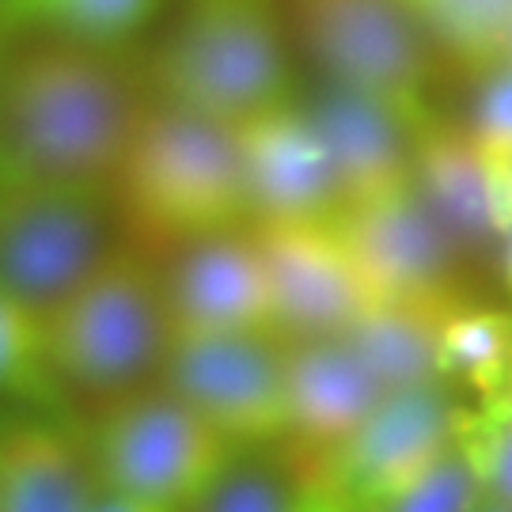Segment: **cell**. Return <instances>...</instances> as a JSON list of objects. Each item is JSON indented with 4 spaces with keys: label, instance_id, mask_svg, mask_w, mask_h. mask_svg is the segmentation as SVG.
<instances>
[{
    "label": "cell",
    "instance_id": "cell-30",
    "mask_svg": "<svg viewBox=\"0 0 512 512\" xmlns=\"http://www.w3.org/2000/svg\"><path fill=\"white\" fill-rule=\"evenodd\" d=\"M501 266H505V281H509V289H512V228H509V236H505V243H501Z\"/></svg>",
    "mask_w": 512,
    "mask_h": 512
},
{
    "label": "cell",
    "instance_id": "cell-16",
    "mask_svg": "<svg viewBox=\"0 0 512 512\" xmlns=\"http://www.w3.org/2000/svg\"><path fill=\"white\" fill-rule=\"evenodd\" d=\"M414 186L463 258L490 255L505 243L490 167L482 164L467 129L440 110L418 126Z\"/></svg>",
    "mask_w": 512,
    "mask_h": 512
},
{
    "label": "cell",
    "instance_id": "cell-31",
    "mask_svg": "<svg viewBox=\"0 0 512 512\" xmlns=\"http://www.w3.org/2000/svg\"><path fill=\"white\" fill-rule=\"evenodd\" d=\"M490 403H497L501 410H509V414H512V376H509V384H505V391H501L497 399H490Z\"/></svg>",
    "mask_w": 512,
    "mask_h": 512
},
{
    "label": "cell",
    "instance_id": "cell-1",
    "mask_svg": "<svg viewBox=\"0 0 512 512\" xmlns=\"http://www.w3.org/2000/svg\"><path fill=\"white\" fill-rule=\"evenodd\" d=\"M152 99L129 50L12 42L0 65V179L114 194Z\"/></svg>",
    "mask_w": 512,
    "mask_h": 512
},
{
    "label": "cell",
    "instance_id": "cell-14",
    "mask_svg": "<svg viewBox=\"0 0 512 512\" xmlns=\"http://www.w3.org/2000/svg\"><path fill=\"white\" fill-rule=\"evenodd\" d=\"M300 110L327 148L349 209L414 183L418 126L403 110L327 76L300 88Z\"/></svg>",
    "mask_w": 512,
    "mask_h": 512
},
{
    "label": "cell",
    "instance_id": "cell-28",
    "mask_svg": "<svg viewBox=\"0 0 512 512\" xmlns=\"http://www.w3.org/2000/svg\"><path fill=\"white\" fill-rule=\"evenodd\" d=\"M300 512H353V509H349L338 494H330V490H323V486H315V482H311V494H308V501H304V509Z\"/></svg>",
    "mask_w": 512,
    "mask_h": 512
},
{
    "label": "cell",
    "instance_id": "cell-2",
    "mask_svg": "<svg viewBox=\"0 0 512 512\" xmlns=\"http://www.w3.org/2000/svg\"><path fill=\"white\" fill-rule=\"evenodd\" d=\"M145 69L156 99L239 129L304 88L285 0H183Z\"/></svg>",
    "mask_w": 512,
    "mask_h": 512
},
{
    "label": "cell",
    "instance_id": "cell-15",
    "mask_svg": "<svg viewBox=\"0 0 512 512\" xmlns=\"http://www.w3.org/2000/svg\"><path fill=\"white\" fill-rule=\"evenodd\" d=\"M387 391L346 338H308L289 342L285 353V403L289 429L285 440L304 467H315L334 448H342Z\"/></svg>",
    "mask_w": 512,
    "mask_h": 512
},
{
    "label": "cell",
    "instance_id": "cell-25",
    "mask_svg": "<svg viewBox=\"0 0 512 512\" xmlns=\"http://www.w3.org/2000/svg\"><path fill=\"white\" fill-rule=\"evenodd\" d=\"M456 444L478 475L486 497L512 505V414L497 403L463 406Z\"/></svg>",
    "mask_w": 512,
    "mask_h": 512
},
{
    "label": "cell",
    "instance_id": "cell-27",
    "mask_svg": "<svg viewBox=\"0 0 512 512\" xmlns=\"http://www.w3.org/2000/svg\"><path fill=\"white\" fill-rule=\"evenodd\" d=\"M490 179H494L497 209H501V224H505V236H509V228H512V164L490 167Z\"/></svg>",
    "mask_w": 512,
    "mask_h": 512
},
{
    "label": "cell",
    "instance_id": "cell-12",
    "mask_svg": "<svg viewBox=\"0 0 512 512\" xmlns=\"http://www.w3.org/2000/svg\"><path fill=\"white\" fill-rule=\"evenodd\" d=\"M156 270L175 323V338L274 330L270 281L255 228H224L171 239Z\"/></svg>",
    "mask_w": 512,
    "mask_h": 512
},
{
    "label": "cell",
    "instance_id": "cell-9",
    "mask_svg": "<svg viewBox=\"0 0 512 512\" xmlns=\"http://www.w3.org/2000/svg\"><path fill=\"white\" fill-rule=\"evenodd\" d=\"M338 232L376 304H410L437 315H452L467 304L459 296L467 258L421 202L414 183L346 209Z\"/></svg>",
    "mask_w": 512,
    "mask_h": 512
},
{
    "label": "cell",
    "instance_id": "cell-26",
    "mask_svg": "<svg viewBox=\"0 0 512 512\" xmlns=\"http://www.w3.org/2000/svg\"><path fill=\"white\" fill-rule=\"evenodd\" d=\"M471 103L459 126L467 129L486 167L512 164V61H497L471 76Z\"/></svg>",
    "mask_w": 512,
    "mask_h": 512
},
{
    "label": "cell",
    "instance_id": "cell-5",
    "mask_svg": "<svg viewBox=\"0 0 512 512\" xmlns=\"http://www.w3.org/2000/svg\"><path fill=\"white\" fill-rule=\"evenodd\" d=\"M122 217L103 190L0 179V289L50 323L126 251Z\"/></svg>",
    "mask_w": 512,
    "mask_h": 512
},
{
    "label": "cell",
    "instance_id": "cell-29",
    "mask_svg": "<svg viewBox=\"0 0 512 512\" xmlns=\"http://www.w3.org/2000/svg\"><path fill=\"white\" fill-rule=\"evenodd\" d=\"M92 512H164V509H152V505H141V501H129V497H122V494L103 490V494L95 497Z\"/></svg>",
    "mask_w": 512,
    "mask_h": 512
},
{
    "label": "cell",
    "instance_id": "cell-19",
    "mask_svg": "<svg viewBox=\"0 0 512 512\" xmlns=\"http://www.w3.org/2000/svg\"><path fill=\"white\" fill-rule=\"evenodd\" d=\"M164 0H4V31L129 50Z\"/></svg>",
    "mask_w": 512,
    "mask_h": 512
},
{
    "label": "cell",
    "instance_id": "cell-22",
    "mask_svg": "<svg viewBox=\"0 0 512 512\" xmlns=\"http://www.w3.org/2000/svg\"><path fill=\"white\" fill-rule=\"evenodd\" d=\"M444 57L467 76L501 61L512 35V0H410Z\"/></svg>",
    "mask_w": 512,
    "mask_h": 512
},
{
    "label": "cell",
    "instance_id": "cell-4",
    "mask_svg": "<svg viewBox=\"0 0 512 512\" xmlns=\"http://www.w3.org/2000/svg\"><path fill=\"white\" fill-rule=\"evenodd\" d=\"M175 323L156 262L122 251L84 293L46 323V349L61 395L99 410L164 384Z\"/></svg>",
    "mask_w": 512,
    "mask_h": 512
},
{
    "label": "cell",
    "instance_id": "cell-3",
    "mask_svg": "<svg viewBox=\"0 0 512 512\" xmlns=\"http://www.w3.org/2000/svg\"><path fill=\"white\" fill-rule=\"evenodd\" d=\"M114 198L160 239L251 228L243 129L152 99Z\"/></svg>",
    "mask_w": 512,
    "mask_h": 512
},
{
    "label": "cell",
    "instance_id": "cell-13",
    "mask_svg": "<svg viewBox=\"0 0 512 512\" xmlns=\"http://www.w3.org/2000/svg\"><path fill=\"white\" fill-rule=\"evenodd\" d=\"M243 160L251 228H304L346 217L342 183L300 99L243 126Z\"/></svg>",
    "mask_w": 512,
    "mask_h": 512
},
{
    "label": "cell",
    "instance_id": "cell-32",
    "mask_svg": "<svg viewBox=\"0 0 512 512\" xmlns=\"http://www.w3.org/2000/svg\"><path fill=\"white\" fill-rule=\"evenodd\" d=\"M478 512H512V505H505V501H494V497H486V501L478 505Z\"/></svg>",
    "mask_w": 512,
    "mask_h": 512
},
{
    "label": "cell",
    "instance_id": "cell-24",
    "mask_svg": "<svg viewBox=\"0 0 512 512\" xmlns=\"http://www.w3.org/2000/svg\"><path fill=\"white\" fill-rule=\"evenodd\" d=\"M482 501H486L482 482L471 471L467 456L459 452V444H452L421 475L353 512H478Z\"/></svg>",
    "mask_w": 512,
    "mask_h": 512
},
{
    "label": "cell",
    "instance_id": "cell-20",
    "mask_svg": "<svg viewBox=\"0 0 512 512\" xmlns=\"http://www.w3.org/2000/svg\"><path fill=\"white\" fill-rule=\"evenodd\" d=\"M440 376L475 391L478 403L497 399L512 376V311L456 308L440 327Z\"/></svg>",
    "mask_w": 512,
    "mask_h": 512
},
{
    "label": "cell",
    "instance_id": "cell-8",
    "mask_svg": "<svg viewBox=\"0 0 512 512\" xmlns=\"http://www.w3.org/2000/svg\"><path fill=\"white\" fill-rule=\"evenodd\" d=\"M285 353L289 342L274 330L179 334L164 387L232 448H270L289 429Z\"/></svg>",
    "mask_w": 512,
    "mask_h": 512
},
{
    "label": "cell",
    "instance_id": "cell-10",
    "mask_svg": "<svg viewBox=\"0 0 512 512\" xmlns=\"http://www.w3.org/2000/svg\"><path fill=\"white\" fill-rule=\"evenodd\" d=\"M459 414L463 403L448 380L387 391L365 425L311 467V482L338 494L349 509H365L456 444Z\"/></svg>",
    "mask_w": 512,
    "mask_h": 512
},
{
    "label": "cell",
    "instance_id": "cell-33",
    "mask_svg": "<svg viewBox=\"0 0 512 512\" xmlns=\"http://www.w3.org/2000/svg\"><path fill=\"white\" fill-rule=\"evenodd\" d=\"M8 46H12V31L0 27V65H4V57H8Z\"/></svg>",
    "mask_w": 512,
    "mask_h": 512
},
{
    "label": "cell",
    "instance_id": "cell-34",
    "mask_svg": "<svg viewBox=\"0 0 512 512\" xmlns=\"http://www.w3.org/2000/svg\"><path fill=\"white\" fill-rule=\"evenodd\" d=\"M0 12H4V0H0ZM0 27H4V23H0Z\"/></svg>",
    "mask_w": 512,
    "mask_h": 512
},
{
    "label": "cell",
    "instance_id": "cell-6",
    "mask_svg": "<svg viewBox=\"0 0 512 512\" xmlns=\"http://www.w3.org/2000/svg\"><path fill=\"white\" fill-rule=\"evenodd\" d=\"M285 12L319 76L384 99L414 126L437 114L448 57L410 0H285Z\"/></svg>",
    "mask_w": 512,
    "mask_h": 512
},
{
    "label": "cell",
    "instance_id": "cell-17",
    "mask_svg": "<svg viewBox=\"0 0 512 512\" xmlns=\"http://www.w3.org/2000/svg\"><path fill=\"white\" fill-rule=\"evenodd\" d=\"M99 494L88 437L46 414L0 421V512H92Z\"/></svg>",
    "mask_w": 512,
    "mask_h": 512
},
{
    "label": "cell",
    "instance_id": "cell-23",
    "mask_svg": "<svg viewBox=\"0 0 512 512\" xmlns=\"http://www.w3.org/2000/svg\"><path fill=\"white\" fill-rule=\"evenodd\" d=\"M0 399L54 406L61 387L50 368L46 323L0 289Z\"/></svg>",
    "mask_w": 512,
    "mask_h": 512
},
{
    "label": "cell",
    "instance_id": "cell-18",
    "mask_svg": "<svg viewBox=\"0 0 512 512\" xmlns=\"http://www.w3.org/2000/svg\"><path fill=\"white\" fill-rule=\"evenodd\" d=\"M448 315L410 304H372L342 334L384 391L440 384V327Z\"/></svg>",
    "mask_w": 512,
    "mask_h": 512
},
{
    "label": "cell",
    "instance_id": "cell-21",
    "mask_svg": "<svg viewBox=\"0 0 512 512\" xmlns=\"http://www.w3.org/2000/svg\"><path fill=\"white\" fill-rule=\"evenodd\" d=\"M311 494V475L300 459L270 448H239L224 475L190 512H300Z\"/></svg>",
    "mask_w": 512,
    "mask_h": 512
},
{
    "label": "cell",
    "instance_id": "cell-7",
    "mask_svg": "<svg viewBox=\"0 0 512 512\" xmlns=\"http://www.w3.org/2000/svg\"><path fill=\"white\" fill-rule=\"evenodd\" d=\"M99 486L164 512H190L239 448L164 384L99 410L88 433Z\"/></svg>",
    "mask_w": 512,
    "mask_h": 512
},
{
    "label": "cell",
    "instance_id": "cell-11",
    "mask_svg": "<svg viewBox=\"0 0 512 512\" xmlns=\"http://www.w3.org/2000/svg\"><path fill=\"white\" fill-rule=\"evenodd\" d=\"M255 236L270 281L274 330L285 342L342 338L376 304L338 224L255 228Z\"/></svg>",
    "mask_w": 512,
    "mask_h": 512
}]
</instances>
